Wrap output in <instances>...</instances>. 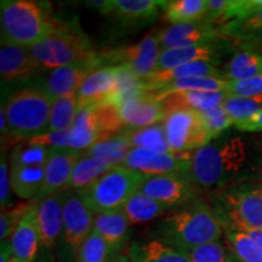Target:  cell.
<instances>
[{
    "label": "cell",
    "mask_w": 262,
    "mask_h": 262,
    "mask_svg": "<svg viewBox=\"0 0 262 262\" xmlns=\"http://www.w3.org/2000/svg\"><path fill=\"white\" fill-rule=\"evenodd\" d=\"M63 195L55 193L37 203V214L42 247L52 249L63 232Z\"/></svg>",
    "instance_id": "cell-18"
},
{
    "label": "cell",
    "mask_w": 262,
    "mask_h": 262,
    "mask_svg": "<svg viewBox=\"0 0 262 262\" xmlns=\"http://www.w3.org/2000/svg\"><path fill=\"white\" fill-rule=\"evenodd\" d=\"M14 257L12 255V249L11 245H10L9 241L2 242V254H0V262H9L11 258Z\"/></svg>",
    "instance_id": "cell-48"
},
{
    "label": "cell",
    "mask_w": 262,
    "mask_h": 262,
    "mask_svg": "<svg viewBox=\"0 0 262 262\" xmlns=\"http://www.w3.org/2000/svg\"><path fill=\"white\" fill-rule=\"evenodd\" d=\"M50 147L33 145L17 147L11 156V166L22 165H47L48 158L51 153Z\"/></svg>",
    "instance_id": "cell-40"
},
{
    "label": "cell",
    "mask_w": 262,
    "mask_h": 262,
    "mask_svg": "<svg viewBox=\"0 0 262 262\" xmlns=\"http://www.w3.org/2000/svg\"><path fill=\"white\" fill-rule=\"evenodd\" d=\"M10 187H11V172H9L8 163L2 156V162H0V202H2L3 209L8 204Z\"/></svg>",
    "instance_id": "cell-46"
},
{
    "label": "cell",
    "mask_w": 262,
    "mask_h": 262,
    "mask_svg": "<svg viewBox=\"0 0 262 262\" xmlns=\"http://www.w3.org/2000/svg\"><path fill=\"white\" fill-rule=\"evenodd\" d=\"M81 156L83 153L73 149L52 148L45 165L44 182L37 199H44L66 189L75 164Z\"/></svg>",
    "instance_id": "cell-16"
},
{
    "label": "cell",
    "mask_w": 262,
    "mask_h": 262,
    "mask_svg": "<svg viewBox=\"0 0 262 262\" xmlns=\"http://www.w3.org/2000/svg\"><path fill=\"white\" fill-rule=\"evenodd\" d=\"M163 125L173 153L195 152L212 141L202 112L191 108H176L166 112Z\"/></svg>",
    "instance_id": "cell-7"
},
{
    "label": "cell",
    "mask_w": 262,
    "mask_h": 262,
    "mask_svg": "<svg viewBox=\"0 0 262 262\" xmlns=\"http://www.w3.org/2000/svg\"><path fill=\"white\" fill-rule=\"evenodd\" d=\"M222 71L219 70L217 63L211 61H196L186 63L171 70L155 72L148 78L143 79V84L146 88L156 86V85L170 83V81L186 79V78H206L214 77L221 78ZM222 79V78H221Z\"/></svg>",
    "instance_id": "cell-22"
},
{
    "label": "cell",
    "mask_w": 262,
    "mask_h": 262,
    "mask_svg": "<svg viewBox=\"0 0 262 262\" xmlns=\"http://www.w3.org/2000/svg\"><path fill=\"white\" fill-rule=\"evenodd\" d=\"M229 227V226H228ZM233 228V227H232ZM237 229V228H235ZM238 231H242L244 232V233H247L248 235H250L251 238L254 239L256 243L260 245V248L262 249V229H253V228H241L238 229Z\"/></svg>",
    "instance_id": "cell-49"
},
{
    "label": "cell",
    "mask_w": 262,
    "mask_h": 262,
    "mask_svg": "<svg viewBox=\"0 0 262 262\" xmlns=\"http://www.w3.org/2000/svg\"><path fill=\"white\" fill-rule=\"evenodd\" d=\"M224 108L234 125L250 119L262 111V95L253 97H239L227 95Z\"/></svg>",
    "instance_id": "cell-37"
},
{
    "label": "cell",
    "mask_w": 262,
    "mask_h": 262,
    "mask_svg": "<svg viewBox=\"0 0 262 262\" xmlns=\"http://www.w3.org/2000/svg\"><path fill=\"white\" fill-rule=\"evenodd\" d=\"M111 169H112V166L107 165V164L100 162L93 157L81 156V158L75 164L66 189L80 191V189L86 188L88 186L94 183L98 178H101Z\"/></svg>",
    "instance_id": "cell-34"
},
{
    "label": "cell",
    "mask_w": 262,
    "mask_h": 262,
    "mask_svg": "<svg viewBox=\"0 0 262 262\" xmlns=\"http://www.w3.org/2000/svg\"><path fill=\"white\" fill-rule=\"evenodd\" d=\"M238 130L248 131V133H256V131H262V111L251 117L250 119L245 120V122L234 125Z\"/></svg>",
    "instance_id": "cell-47"
},
{
    "label": "cell",
    "mask_w": 262,
    "mask_h": 262,
    "mask_svg": "<svg viewBox=\"0 0 262 262\" xmlns=\"http://www.w3.org/2000/svg\"><path fill=\"white\" fill-rule=\"evenodd\" d=\"M159 239L180 250L188 251L199 245L219 241L222 225L209 206L193 203L160 222Z\"/></svg>",
    "instance_id": "cell-2"
},
{
    "label": "cell",
    "mask_w": 262,
    "mask_h": 262,
    "mask_svg": "<svg viewBox=\"0 0 262 262\" xmlns=\"http://www.w3.org/2000/svg\"><path fill=\"white\" fill-rule=\"evenodd\" d=\"M193 153H158L149 149L133 148L123 166L147 176L166 173L187 175Z\"/></svg>",
    "instance_id": "cell-9"
},
{
    "label": "cell",
    "mask_w": 262,
    "mask_h": 262,
    "mask_svg": "<svg viewBox=\"0 0 262 262\" xmlns=\"http://www.w3.org/2000/svg\"><path fill=\"white\" fill-rule=\"evenodd\" d=\"M229 4L231 2L228 0H208V10H206L205 18L203 21L211 25H219Z\"/></svg>",
    "instance_id": "cell-45"
},
{
    "label": "cell",
    "mask_w": 262,
    "mask_h": 262,
    "mask_svg": "<svg viewBox=\"0 0 262 262\" xmlns=\"http://www.w3.org/2000/svg\"><path fill=\"white\" fill-rule=\"evenodd\" d=\"M168 3L159 0H106L101 12L126 22L147 21L155 18L162 8L165 10Z\"/></svg>",
    "instance_id": "cell-21"
},
{
    "label": "cell",
    "mask_w": 262,
    "mask_h": 262,
    "mask_svg": "<svg viewBox=\"0 0 262 262\" xmlns=\"http://www.w3.org/2000/svg\"><path fill=\"white\" fill-rule=\"evenodd\" d=\"M208 0H176L169 2L164 11V19L172 25L201 22L205 18Z\"/></svg>",
    "instance_id": "cell-32"
},
{
    "label": "cell",
    "mask_w": 262,
    "mask_h": 262,
    "mask_svg": "<svg viewBox=\"0 0 262 262\" xmlns=\"http://www.w3.org/2000/svg\"><path fill=\"white\" fill-rule=\"evenodd\" d=\"M119 114L124 126L145 127L160 124L166 118L163 103L149 93L130 98L120 104Z\"/></svg>",
    "instance_id": "cell-17"
},
{
    "label": "cell",
    "mask_w": 262,
    "mask_h": 262,
    "mask_svg": "<svg viewBox=\"0 0 262 262\" xmlns=\"http://www.w3.org/2000/svg\"><path fill=\"white\" fill-rule=\"evenodd\" d=\"M145 175L124 166H114L86 188L78 193L94 214L123 208L131 195L139 191Z\"/></svg>",
    "instance_id": "cell-6"
},
{
    "label": "cell",
    "mask_w": 262,
    "mask_h": 262,
    "mask_svg": "<svg viewBox=\"0 0 262 262\" xmlns=\"http://www.w3.org/2000/svg\"><path fill=\"white\" fill-rule=\"evenodd\" d=\"M45 178V165L11 166V187L22 199H37Z\"/></svg>",
    "instance_id": "cell-30"
},
{
    "label": "cell",
    "mask_w": 262,
    "mask_h": 262,
    "mask_svg": "<svg viewBox=\"0 0 262 262\" xmlns=\"http://www.w3.org/2000/svg\"><path fill=\"white\" fill-rule=\"evenodd\" d=\"M29 51L39 67L52 70L96 55L79 26L70 24H56L47 37L29 48Z\"/></svg>",
    "instance_id": "cell-4"
},
{
    "label": "cell",
    "mask_w": 262,
    "mask_h": 262,
    "mask_svg": "<svg viewBox=\"0 0 262 262\" xmlns=\"http://www.w3.org/2000/svg\"><path fill=\"white\" fill-rule=\"evenodd\" d=\"M51 106V97L44 90L16 91L5 104L10 135L14 139L31 140L48 134Z\"/></svg>",
    "instance_id": "cell-5"
},
{
    "label": "cell",
    "mask_w": 262,
    "mask_h": 262,
    "mask_svg": "<svg viewBox=\"0 0 262 262\" xmlns=\"http://www.w3.org/2000/svg\"><path fill=\"white\" fill-rule=\"evenodd\" d=\"M229 253L242 262H262V249L250 235L225 226Z\"/></svg>",
    "instance_id": "cell-36"
},
{
    "label": "cell",
    "mask_w": 262,
    "mask_h": 262,
    "mask_svg": "<svg viewBox=\"0 0 262 262\" xmlns=\"http://www.w3.org/2000/svg\"><path fill=\"white\" fill-rule=\"evenodd\" d=\"M131 150H133V146L129 140L123 133H119L101 142H97L96 145L83 152V156L93 157L114 168V166H123Z\"/></svg>",
    "instance_id": "cell-28"
},
{
    "label": "cell",
    "mask_w": 262,
    "mask_h": 262,
    "mask_svg": "<svg viewBox=\"0 0 262 262\" xmlns=\"http://www.w3.org/2000/svg\"><path fill=\"white\" fill-rule=\"evenodd\" d=\"M111 262H131V260L129 258V256H124V255H120V256H117L112 258Z\"/></svg>",
    "instance_id": "cell-51"
},
{
    "label": "cell",
    "mask_w": 262,
    "mask_h": 262,
    "mask_svg": "<svg viewBox=\"0 0 262 262\" xmlns=\"http://www.w3.org/2000/svg\"><path fill=\"white\" fill-rule=\"evenodd\" d=\"M9 262H26V261H22V260H18V258H16V257H12Z\"/></svg>",
    "instance_id": "cell-53"
},
{
    "label": "cell",
    "mask_w": 262,
    "mask_h": 262,
    "mask_svg": "<svg viewBox=\"0 0 262 262\" xmlns=\"http://www.w3.org/2000/svg\"><path fill=\"white\" fill-rule=\"evenodd\" d=\"M122 209L130 225H139L162 216L169 206L137 191L127 199Z\"/></svg>",
    "instance_id": "cell-31"
},
{
    "label": "cell",
    "mask_w": 262,
    "mask_h": 262,
    "mask_svg": "<svg viewBox=\"0 0 262 262\" xmlns=\"http://www.w3.org/2000/svg\"><path fill=\"white\" fill-rule=\"evenodd\" d=\"M77 95H66L52 101L48 133H58L71 129L78 116Z\"/></svg>",
    "instance_id": "cell-35"
},
{
    "label": "cell",
    "mask_w": 262,
    "mask_h": 262,
    "mask_svg": "<svg viewBox=\"0 0 262 262\" xmlns=\"http://www.w3.org/2000/svg\"><path fill=\"white\" fill-rule=\"evenodd\" d=\"M229 227L262 229V189L239 188L224 196Z\"/></svg>",
    "instance_id": "cell-10"
},
{
    "label": "cell",
    "mask_w": 262,
    "mask_h": 262,
    "mask_svg": "<svg viewBox=\"0 0 262 262\" xmlns=\"http://www.w3.org/2000/svg\"><path fill=\"white\" fill-rule=\"evenodd\" d=\"M220 35L214 25L205 21L195 24L172 25L158 33L160 51L175 48L195 47V45H212V41Z\"/></svg>",
    "instance_id": "cell-15"
},
{
    "label": "cell",
    "mask_w": 262,
    "mask_h": 262,
    "mask_svg": "<svg viewBox=\"0 0 262 262\" xmlns=\"http://www.w3.org/2000/svg\"><path fill=\"white\" fill-rule=\"evenodd\" d=\"M158 34H150L127 48H119L97 54L101 68L126 66L140 79H146L156 72L160 55Z\"/></svg>",
    "instance_id": "cell-8"
},
{
    "label": "cell",
    "mask_w": 262,
    "mask_h": 262,
    "mask_svg": "<svg viewBox=\"0 0 262 262\" xmlns=\"http://www.w3.org/2000/svg\"><path fill=\"white\" fill-rule=\"evenodd\" d=\"M129 258L131 262H191L186 251L164 243L160 239L134 243L129 250Z\"/></svg>",
    "instance_id": "cell-25"
},
{
    "label": "cell",
    "mask_w": 262,
    "mask_h": 262,
    "mask_svg": "<svg viewBox=\"0 0 262 262\" xmlns=\"http://www.w3.org/2000/svg\"><path fill=\"white\" fill-rule=\"evenodd\" d=\"M227 94L225 91H188V93L172 94L163 98L160 102L163 103L165 112H169L176 108H191L198 112H208L214 108L222 106L225 102Z\"/></svg>",
    "instance_id": "cell-23"
},
{
    "label": "cell",
    "mask_w": 262,
    "mask_h": 262,
    "mask_svg": "<svg viewBox=\"0 0 262 262\" xmlns=\"http://www.w3.org/2000/svg\"><path fill=\"white\" fill-rule=\"evenodd\" d=\"M118 93V70L117 67H103L95 71L88 77L77 93L78 111L100 106L113 104Z\"/></svg>",
    "instance_id": "cell-14"
},
{
    "label": "cell",
    "mask_w": 262,
    "mask_h": 262,
    "mask_svg": "<svg viewBox=\"0 0 262 262\" xmlns=\"http://www.w3.org/2000/svg\"><path fill=\"white\" fill-rule=\"evenodd\" d=\"M34 204L25 203V204H21L12 209H3L2 215H0V239H2V242L9 241L11 238L19 221L22 220V217L27 214V211Z\"/></svg>",
    "instance_id": "cell-41"
},
{
    "label": "cell",
    "mask_w": 262,
    "mask_h": 262,
    "mask_svg": "<svg viewBox=\"0 0 262 262\" xmlns=\"http://www.w3.org/2000/svg\"><path fill=\"white\" fill-rule=\"evenodd\" d=\"M219 31L222 34L242 39V40L262 32V6L243 18L234 19V21L222 25Z\"/></svg>",
    "instance_id": "cell-39"
},
{
    "label": "cell",
    "mask_w": 262,
    "mask_h": 262,
    "mask_svg": "<svg viewBox=\"0 0 262 262\" xmlns=\"http://www.w3.org/2000/svg\"><path fill=\"white\" fill-rule=\"evenodd\" d=\"M186 253L188 254L191 262H227V254L220 241L199 245Z\"/></svg>",
    "instance_id": "cell-42"
},
{
    "label": "cell",
    "mask_w": 262,
    "mask_h": 262,
    "mask_svg": "<svg viewBox=\"0 0 262 262\" xmlns=\"http://www.w3.org/2000/svg\"><path fill=\"white\" fill-rule=\"evenodd\" d=\"M261 75H262V66H261V73H260Z\"/></svg>",
    "instance_id": "cell-54"
},
{
    "label": "cell",
    "mask_w": 262,
    "mask_h": 262,
    "mask_svg": "<svg viewBox=\"0 0 262 262\" xmlns=\"http://www.w3.org/2000/svg\"><path fill=\"white\" fill-rule=\"evenodd\" d=\"M202 114L203 118H204L205 126L208 129V133L210 135L211 140L217 139L226 129H228L231 125H234L231 117L226 112L224 104Z\"/></svg>",
    "instance_id": "cell-43"
},
{
    "label": "cell",
    "mask_w": 262,
    "mask_h": 262,
    "mask_svg": "<svg viewBox=\"0 0 262 262\" xmlns=\"http://www.w3.org/2000/svg\"><path fill=\"white\" fill-rule=\"evenodd\" d=\"M114 249L93 231L78 248V262H111Z\"/></svg>",
    "instance_id": "cell-38"
},
{
    "label": "cell",
    "mask_w": 262,
    "mask_h": 262,
    "mask_svg": "<svg viewBox=\"0 0 262 262\" xmlns=\"http://www.w3.org/2000/svg\"><path fill=\"white\" fill-rule=\"evenodd\" d=\"M262 55L253 51H241L235 54L222 71V79L238 81L250 79L261 73Z\"/></svg>",
    "instance_id": "cell-33"
},
{
    "label": "cell",
    "mask_w": 262,
    "mask_h": 262,
    "mask_svg": "<svg viewBox=\"0 0 262 262\" xmlns=\"http://www.w3.org/2000/svg\"><path fill=\"white\" fill-rule=\"evenodd\" d=\"M245 41L255 42V44H262V32H258V33H256V34L251 35V37L245 39Z\"/></svg>",
    "instance_id": "cell-50"
},
{
    "label": "cell",
    "mask_w": 262,
    "mask_h": 262,
    "mask_svg": "<svg viewBox=\"0 0 262 262\" xmlns=\"http://www.w3.org/2000/svg\"><path fill=\"white\" fill-rule=\"evenodd\" d=\"M12 255L18 260L32 262L38 254L40 242L37 204H34L19 221L11 238L9 239Z\"/></svg>",
    "instance_id": "cell-19"
},
{
    "label": "cell",
    "mask_w": 262,
    "mask_h": 262,
    "mask_svg": "<svg viewBox=\"0 0 262 262\" xmlns=\"http://www.w3.org/2000/svg\"><path fill=\"white\" fill-rule=\"evenodd\" d=\"M227 262H242V261L238 260V258L235 257L234 255H232L231 253H229V254L227 255Z\"/></svg>",
    "instance_id": "cell-52"
},
{
    "label": "cell",
    "mask_w": 262,
    "mask_h": 262,
    "mask_svg": "<svg viewBox=\"0 0 262 262\" xmlns=\"http://www.w3.org/2000/svg\"><path fill=\"white\" fill-rule=\"evenodd\" d=\"M28 48L2 41L0 48V75L4 83L15 79H26L38 70Z\"/></svg>",
    "instance_id": "cell-20"
},
{
    "label": "cell",
    "mask_w": 262,
    "mask_h": 262,
    "mask_svg": "<svg viewBox=\"0 0 262 262\" xmlns=\"http://www.w3.org/2000/svg\"><path fill=\"white\" fill-rule=\"evenodd\" d=\"M95 214L78 191L63 195V238L77 251L85 238L93 232Z\"/></svg>",
    "instance_id": "cell-11"
},
{
    "label": "cell",
    "mask_w": 262,
    "mask_h": 262,
    "mask_svg": "<svg viewBox=\"0 0 262 262\" xmlns=\"http://www.w3.org/2000/svg\"><path fill=\"white\" fill-rule=\"evenodd\" d=\"M196 61H211L219 64L217 54L212 45L175 48L162 51L156 66V72H163Z\"/></svg>",
    "instance_id": "cell-26"
},
{
    "label": "cell",
    "mask_w": 262,
    "mask_h": 262,
    "mask_svg": "<svg viewBox=\"0 0 262 262\" xmlns=\"http://www.w3.org/2000/svg\"><path fill=\"white\" fill-rule=\"evenodd\" d=\"M130 222L123 209L95 214L93 231L100 234L114 250H118L129 234Z\"/></svg>",
    "instance_id": "cell-24"
},
{
    "label": "cell",
    "mask_w": 262,
    "mask_h": 262,
    "mask_svg": "<svg viewBox=\"0 0 262 262\" xmlns=\"http://www.w3.org/2000/svg\"><path fill=\"white\" fill-rule=\"evenodd\" d=\"M139 192L168 205L169 208L188 203L195 194L191 182L181 173L145 175Z\"/></svg>",
    "instance_id": "cell-12"
},
{
    "label": "cell",
    "mask_w": 262,
    "mask_h": 262,
    "mask_svg": "<svg viewBox=\"0 0 262 262\" xmlns=\"http://www.w3.org/2000/svg\"><path fill=\"white\" fill-rule=\"evenodd\" d=\"M120 133L126 136L133 148L149 149L158 153H173L163 124L145 127H125Z\"/></svg>",
    "instance_id": "cell-29"
},
{
    "label": "cell",
    "mask_w": 262,
    "mask_h": 262,
    "mask_svg": "<svg viewBox=\"0 0 262 262\" xmlns=\"http://www.w3.org/2000/svg\"><path fill=\"white\" fill-rule=\"evenodd\" d=\"M225 93L231 96L253 97L262 95V75L258 74L250 79L227 81Z\"/></svg>",
    "instance_id": "cell-44"
},
{
    "label": "cell",
    "mask_w": 262,
    "mask_h": 262,
    "mask_svg": "<svg viewBox=\"0 0 262 262\" xmlns=\"http://www.w3.org/2000/svg\"><path fill=\"white\" fill-rule=\"evenodd\" d=\"M226 84H227V80L221 79V78H186V79L173 80L170 83L146 88V91L153 95L158 101H162L169 95L188 93V91H211V93L225 91Z\"/></svg>",
    "instance_id": "cell-27"
},
{
    "label": "cell",
    "mask_w": 262,
    "mask_h": 262,
    "mask_svg": "<svg viewBox=\"0 0 262 262\" xmlns=\"http://www.w3.org/2000/svg\"><path fill=\"white\" fill-rule=\"evenodd\" d=\"M100 68L97 54L86 60L56 68L52 71L42 90L51 97L52 101L66 95H77L88 77Z\"/></svg>",
    "instance_id": "cell-13"
},
{
    "label": "cell",
    "mask_w": 262,
    "mask_h": 262,
    "mask_svg": "<svg viewBox=\"0 0 262 262\" xmlns=\"http://www.w3.org/2000/svg\"><path fill=\"white\" fill-rule=\"evenodd\" d=\"M248 159V146L241 137L217 141L193 153L187 175L204 188L222 187L238 178Z\"/></svg>",
    "instance_id": "cell-1"
},
{
    "label": "cell",
    "mask_w": 262,
    "mask_h": 262,
    "mask_svg": "<svg viewBox=\"0 0 262 262\" xmlns=\"http://www.w3.org/2000/svg\"><path fill=\"white\" fill-rule=\"evenodd\" d=\"M0 24L2 41L28 49L42 40L56 26L44 6L29 0H3Z\"/></svg>",
    "instance_id": "cell-3"
}]
</instances>
